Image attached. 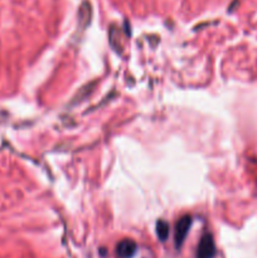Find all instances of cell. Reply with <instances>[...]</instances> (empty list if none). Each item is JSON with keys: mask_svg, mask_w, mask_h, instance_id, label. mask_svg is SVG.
<instances>
[{"mask_svg": "<svg viewBox=\"0 0 257 258\" xmlns=\"http://www.w3.org/2000/svg\"><path fill=\"white\" fill-rule=\"evenodd\" d=\"M156 229H158V236L161 241H165L166 237H168L169 233V226L165 223V222H159L158 226H156Z\"/></svg>", "mask_w": 257, "mask_h": 258, "instance_id": "cell-4", "label": "cell"}, {"mask_svg": "<svg viewBox=\"0 0 257 258\" xmlns=\"http://www.w3.org/2000/svg\"><path fill=\"white\" fill-rule=\"evenodd\" d=\"M136 251L135 242L130 241V239H125V241L120 242L117 246V254L121 258H131L134 256Z\"/></svg>", "mask_w": 257, "mask_h": 258, "instance_id": "cell-3", "label": "cell"}, {"mask_svg": "<svg viewBox=\"0 0 257 258\" xmlns=\"http://www.w3.org/2000/svg\"><path fill=\"white\" fill-rule=\"evenodd\" d=\"M191 224V219L189 216H184L179 219V222L176 223L175 227V243L176 247L180 246L183 243V241L185 239L186 233L189 231V227Z\"/></svg>", "mask_w": 257, "mask_h": 258, "instance_id": "cell-1", "label": "cell"}, {"mask_svg": "<svg viewBox=\"0 0 257 258\" xmlns=\"http://www.w3.org/2000/svg\"><path fill=\"white\" fill-rule=\"evenodd\" d=\"M214 254V243L211 234H206L201 239V243L198 247V258H212Z\"/></svg>", "mask_w": 257, "mask_h": 258, "instance_id": "cell-2", "label": "cell"}]
</instances>
